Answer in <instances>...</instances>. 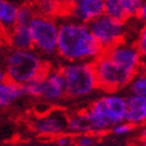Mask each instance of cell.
Here are the masks:
<instances>
[{"label": "cell", "mask_w": 146, "mask_h": 146, "mask_svg": "<svg viewBox=\"0 0 146 146\" xmlns=\"http://www.w3.org/2000/svg\"><path fill=\"white\" fill-rule=\"evenodd\" d=\"M104 52L89 30L88 24L64 19L58 24L57 55L65 62H89Z\"/></svg>", "instance_id": "obj_1"}, {"label": "cell", "mask_w": 146, "mask_h": 146, "mask_svg": "<svg viewBox=\"0 0 146 146\" xmlns=\"http://www.w3.org/2000/svg\"><path fill=\"white\" fill-rule=\"evenodd\" d=\"M0 65L6 78L20 86L42 75L48 69L46 63L36 50L13 49L11 46L0 52Z\"/></svg>", "instance_id": "obj_2"}, {"label": "cell", "mask_w": 146, "mask_h": 146, "mask_svg": "<svg viewBox=\"0 0 146 146\" xmlns=\"http://www.w3.org/2000/svg\"><path fill=\"white\" fill-rule=\"evenodd\" d=\"M126 99L111 94L96 100L86 114L90 125V131L101 132L122 122L126 118Z\"/></svg>", "instance_id": "obj_3"}, {"label": "cell", "mask_w": 146, "mask_h": 146, "mask_svg": "<svg viewBox=\"0 0 146 146\" xmlns=\"http://www.w3.org/2000/svg\"><path fill=\"white\" fill-rule=\"evenodd\" d=\"M60 70L64 80L65 95L81 98L89 95L98 88L93 63L67 62Z\"/></svg>", "instance_id": "obj_4"}, {"label": "cell", "mask_w": 146, "mask_h": 146, "mask_svg": "<svg viewBox=\"0 0 146 146\" xmlns=\"http://www.w3.org/2000/svg\"><path fill=\"white\" fill-rule=\"evenodd\" d=\"M29 29L32 37L33 50L44 57L57 55L58 23L52 17L37 13L30 21Z\"/></svg>", "instance_id": "obj_5"}, {"label": "cell", "mask_w": 146, "mask_h": 146, "mask_svg": "<svg viewBox=\"0 0 146 146\" xmlns=\"http://www.w3.org/2000/svg\"><path fill=\"white\" fill-rule=\"evenodd\" d=\"M24 94L54 102L65 95L64 80L60 69L48 68L42 75L35 77L23 86Z\"/></svg>", "instance_id": "obj_6"}, {"label": "cell", "mask_w": 146, "mask_h": 146, "mask_svg": "<svg viewBox=\"0 0 146 146\" xmlns=\"http://www.w3.org/2000/svg\"><path fill=\"white\" fill-rule=\"evenodd\" d=\"M93 67L96 76L98 88L106 92H116L123 88L134 76L111 61L104 52L93 62Z\"/></svg>", "instance_id": "obj_7"}, {"label": "cell", "mask_w": 146, "mask_h": 146, "mask_svg": "<svg viewBox=\"0 0 146 146\" xmlns=\"http://www.w3.org/2000/svg\"><path fill=\"white\" fill-rule=\"evenodd\" d=\"M88 26L94 38L96 39L104 51L123 40L126 33L125 21L116 20L108 17L107 14L100 16L92 23H89Z\"/></svg>", "instance_id": "obj_8"}, {"label": "cell", "mask_w": 146, "mask_h": 146, "mask_svg": "<svg viewBox=\"0 0 146 146\" xmlns=\"http://www.w3.org/2000/svg\"><path fill=\"white\" fill-rule=\"evenodd\" d=\"M104 54L115 64H118L120 68L131 74L135 75L139 71L141 64V55L133 43L121 40L112 48L105 50Z\"/></svg>", "instance_id": "obj_9"}, {"label": "cell", "mask_w": 146, "mask_h": 146, "mask_svg": "<svg viewBox=\"0 0 146 146\" xmlns=\"http://www.w3.org/2000/svg\"><path fill=\"white\" fill-rule=\"evenodd\" d=\"M72 19L89 24L102 14H105L104 0H74L69 9Z\"/></svg>", "instance_id": "obj_10"}, {"label": "cell", "mask_w": 146, "mask_h": 146, "mask_svg": "<svg viewBox=\"0 0 146 146\" xmlns=\"http://www.w3.org/2000/svg\"><path fill=\"white\" fill-rule=\"evenodd\" d=\"M68 119L61 112H52L35 122V128L42 134H60L67 129Z\"/></svg>", "instance_id": "obj_11"}, {"label": "cell", "mask_w": 146, "mask_h": 146, "mask_svg": "<svg viewBox=\"0 0 146 146\" xmlns=\"http://www.w3.org/2000/svg\"><path fill=\"white\" fill-rule=\"evenodd\" d=\"M5 39L9 43V46L13 49H33L32 37L29 25L16 24L12 29L5 32Z\"/></svg>", "instance_id": "obj_12"}, {"label": "cell", "mask_w": 146, "mask_h": 146, "mask_svg": "<svg viewBox=\"0 0 146 146\" xmlns=\"http://www.w3.org/2000/svg\"><path fill=\"white\" fill-rule=\"evenodd\" d=\"M127 102V112L126 118L128 123L137 125L141 123L146 120V96L139 95H131L126 99Z\"/></svg>", "instance_id": "obj_13"}, {"label": "cell", "mask_w": 146, "mask_h": 146, "mask_svg": "<svg viewBox=\"0 0 146 146\" xmlns=\"http://www.w3.org/2000/svg\"><path fill=\"white\" fill-rule=\"evenodd\" d=\"M24 95L23 86L5 78L0 82V107H7Z\"/></svg>", "instance_id": "obj_14"}, {"label": "cell", "mask_w": 146, "mask_h": 146, "mask_svg": "<svg viewBox=\"0 0 146 146\" xmlns=\"http://www.w3.org/2000/svg\"><path fill=\"white\" fill-rule=\"evenodd\" d=\"M18 7L7 0H0V25L6 32L17 24Z\"/></svg>", "instance_id": "obj_15"}, {"label": "cell", "mask_w": 146, "mask_h": 146, "mask_svg": "<svg viewBox=\"0 0 146 146\" xmlns=\"http://www.w3.org/2000/svg\"><path fill=\"white\" fill-rule=\"evenodd\" d=\"M67 128L74 133H87L90 132V125L87 119L86 113H80L68 119Z\"/></svg>", "instance_id": "obj_16"}, {"label": "cell", "mask_w": 146, "mask_h": 146, "mask_svg": "<svg viewBox=\"0 0 146 146\" xmlns=\"http://www.w3.org/2000/svg\"><path fill=\"white\" fill-rule=\"evenodd\" d=\"M104 6H105V14H107L108 17L120 21L127 20V17L122 10L120 0H104Z\"/></svg>", "instance_id": "obj_17"}, {"label": "cell", "mask_w": 146, "mask_h": 146, "mask_svg": "<svg viewBox=\"0 0 146 146\" xmlns=\"http://www.w3.org/2000/svg\"><path fill=\"white\" fill-rule=\"evenodd\" d=\"M35 7H36V11H37L38 14H43V16L52 17V18L56 16V14L60 13L62 10H64L56 0H52V1H44V3H37V5Z\"/></svg>", "instance_id": "obj_18"}, {"label": "cell", "mask_w": 146, "mask_h": 146, "mask_svg": "<svg viewBox=\"0 0 146 146\" xmlns=\"http://www.w3.org/2000/svg\"><path fill=\"white\" fill-rule=\"evenodd\" d=\"M129 84V89L133 95L146 96V76L140 74L139 71L132 77Z\"/></svg>", "instance_id": "obj_19"}, {"label": "cell", "mask_w": 146, "mask_h": 146, "mask_svg": "<svg viewBox=\"0 0 146 146\" xmlns=\"http://www.w3.org/2000/svg\"><path fill=\"white\" fill-rule=\"evenodd\" d=\"M36 14H37V11H36V7L32 6V5H23V6L18 7L17 24L29 25Z\"/></svg>", "instance_id": "obj_20"}, {"label": "cell", "mask_w": 146, "mask_h": 146, "mask_svg": "<svg viewBox=\"0 0 146 146\" xmlns=\"http://www.w3.org/2000/svg\"><path fill=\"white\" fill-rule=\"evenodd\" d=\"M120 1L127 19H129V18H135L138 16L144 0H120Z\"/></svg>", "instance_id": "obj_21"}, {"label": "cell", "mask_w": 146, "mask_h": 146, "mask_svg": "<svg viewBox=\"0 0 146 146\" xmlns=\"http://www.w3.org/2000/svg\"><path fill=\"white\" fill-rule=\"evenodd\" d=\"M135 46L139 50L141 58H146V24H144L140 27L137 40H135Z\"/></svg>", "instance_id": "obj_22"}, {"label": "cell", "mask_w": 146, "mask_h": 146, "mask_svg": "<svg viewBox=\"0 0 146 146\" xmlns=\"http://www.w3.org/2000/svg\"><path fill=\"white\" fill-rule=\"evenodd\" d=\"M131 129H132V125H131V123H121V122L118 123V125H115L113 128L114 133H116V134H126Z\"/></svg>", "instance_id": "obj_23"}, {"label": "cell", "mask_w": 146, "mask_h": 146, "mask_svg": "<svg viewBox=\"0 0 146 146\" xmlns=\"http://www.w3.org/2000/svg\"><path fill=\"white\" fill-rule=\"evenodd\" d=\"M94 143H95V140H94V138L90 135H81L77 139L78 146H92V145H94Z\"/></svg>", "instance_id": "obj_24"}, {"label": "cell", "mask_w": 146, "mask_h": 146, "mask_svg": "<svg viewBox=\"0 0 146 146\" xmlns=\"http://www.w3.org/2000/svg\"><path fill=\"white\" fill-rule=\"evenodd\" d=\"M137 18L140 20V23L143 25L146 24V0H144V1H143V5L140 7V11H139V13H138Z\"/></svg>", "instance_id": "obj_25"}, {"label": "cell", "mask_w": 146, "mask_h": 146, "mask_svg": "<svg viewBox=\"0 0 146 146\" xmlns=\"http://www.w3.org/2000/svg\"><path fill=\"white\" fill-rule=\"evenodd\" d=\"M71 141H72V139L69 137H61V138H58L57 144L60 146H68L71 144Z\"/></svg>", "instance_id": "obj_26"}, {"label": "cell", "mask_w": 146, "mask_h": 146, "mask_svg": "<svg viewBox=\"0 0 146 146\" xmlns=\"http://www.w3.org/2000/svg\"><path fill=\"white\" fill-rule=\"evenodd\" d=\"M139 72L146 76V61H145V62H141L140 68H139Z\"/></svg>", "instance_id": "obj_27"}, {"label": "cell", "mask_w": 146, "mask_h": 146, "mask_svg": "<svg viewBox=\"0 0 146 146\" xmlns=\"http://www.w3.org/2000/svg\"><path fill=\"white\" fill-rule=\"evenodd\" d=\"M6 78V75H5V71L4 69L1 68V65H0V82H3L4 80Z\"/></svg>", "instance_id": "obj_28"}, {"label": "cell", "mask_w": 146, "mask_h": 146, "mask_svg": "<svg viewBox=\"0 0 146 146\" xmlns=\"http://www.w3.org/2000/svg\"><path fill=\"white\" fill-rule=\"evenodd\" d=\"M0 38H5V31L3 30L1 25H0Z\"/></svg>", "instance_id": "obj_29"}, {"label": "cell", "mask_w": 146, "mask_h": 146, "mask_svg": "<svg viewBox=\"0 0 146 146\" xmlns=\"http://www.w3.org/2000/svg\"><path fill=\"white\" fill-rule=\"evenodd\" d=\"M44 1H52V0H36V3H44Z\"/></svg>", "instance_id": "obj_30"}, {"label": "cell", "mask_w": 146, "mask_h": 146, "mask_svg": "<svg viewBox=\"0 0 146 146\" xmlns=\"http://www.w3.org/2000/svg\"><path fill=\"white\" fill-rule=\"evenodd\" d=\"M143 138H144V139H146V131H144V133H143Z\"/></svg>", "instance_id": "obj_31"}, {"label": "cell", "mask_w": 146, "mask_h": 146, "mask_svg": "<svg viewBox=\"0 0 146 146\" xmlns=\"http://www.w3.org/2000/svg\"><path fill=\"white\" fill-rule=\"evenodd\" d=\"M144 146H146V141H145V144H144Z\"/></svg>", "instance_id": "obj_32"}]
</instances>
